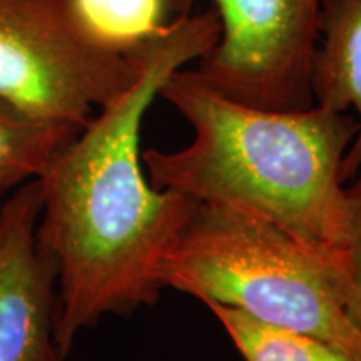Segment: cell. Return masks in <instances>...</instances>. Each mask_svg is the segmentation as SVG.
Wrapping results in <instances>:
<instances>
[{
    "label": "cell",
    "mask_w": 361,
    "mask_h": 361,
    "mask_svg": "<svg viewBox=\"0 0 361 361\" xmlns=\"http://www.w3.org/2000/svg\"><path fill=\"white\" fill-rule=\"evenodd\" d=\"M40 180L0 206V361H62L56 343L57 266L40 246Z\"/></svg>",
    "instance_id": "cell-6"
},
{
    "label": "cell",
    "mask_w": 361,
    "mask_h": 361,
    "mask_svg": "<svg viewBox=\"0 0 361 361\" xmlns=\"http://www.w3.org/2000/svg\"><path fill=\"white\" fill-rule=\"evenodd\" d=\"M137 75L96 42L69 0H0V99L39 123L84 129Z\"/></svg>",
    "instance_id": "cell-4"
},
{
    "label": "cell",
    "mask_w": 361,
    "mask_h": 361,
    "mask_svg": "<svg viewBox=\"0 0 361 361\" xmlns=\"http://www.w3.org/2000/svg\"><path fill=\"white\" fill-rule=\"evenodd\" d=\"M196 0H169L176 16ZM323 0H211L219 39L194 72L223 96L269 111L314 106L313 59Z\"/></svg>",
    "instance_id": "cell-5"
},
{
    "label": "cell",
    "mask_w": 361,
    "mask_h": 361,
    "mask_svg": "<svg viewBox=\"0 0 361 361\" xmlns=\"http://www.w3.org/2000/svg\"><path fill=\"white\" fill-rule=\"evenodd\" d=\"M85 32L128 56L169 24V0H69Z\"/></svg>",
    "instance_id": "cell-10"
},
{
    "label": "cell",
    "mask_w": 361,
    "mask_h": 361,
    "mask_svg": "<svg viewBox=\"0 0 361 361\" xmlns=\"http://www.w3.org/2000/svg\"><path fill=\"white\" fill-rule=\"evenodd\" d=\"M159 97L191 124L194 137L179 151L144 152L152 186L266 221L340 269L348 236L341 168L358 133L353 114L316 104L258 109L223 96L184 67Z\"/></svg>",
    "instance_id": "cell-2"
},
{
    "label": "cell",
    "mask_w": 361,
    "mask_h": 361,
    "mask_svg": "<svg viewBox=\"0 0 361 361\" xmlns=\"http://www.w3.org/2000/svg\"><path fill=\"white\" fill-rule=\"evenodd\" d=\"M316 106L350 112L358 124L343 161V180L361 168V0H323L313 59Z\"/></svg>",
    "instance_id": "cell-7"
},
{
    "label": "cell",
    "mask_w": 361,
    "mask_h": 361,
    "mask_svg": "<svg viewBox=\"0 0 361 361\" xmlns=\"http://www.w3.org/2000/svg\"><path fill=\"white\" fill-rule=\"evenodd\" d=\"M219 39L207 8L176 16L129 52L137 75L80 129L40 174L37 238L57 266L56 343L106 314H126L159 298L166 256L200 201L151 184L141 154L144 116L176 71Z\"/></svg>",
    "instance_id": "cell-1"
},
{
    "label": "cell",
    "mask_w": 361,
    "mask_h": 361,
    "mask_svg": "<svg viewBox=\"0 0 361 361\" xmlns=\"http://www.w3.org/2000/svg\"><path fill=\"white\" fill-rule=\"evenodd\" d=\"M162 286L333 343L361 360L335 263L276 226L197 202L162 266Z\"/></svg>",
    "instance_id": "cell-3"
},
{
    "label": "cell",
    "mask_w": 361,
    "mask_h": 361,
    "mask_svg": "<svg viewBox=\"0 0 361 361\" xmlns=\"http://www.w3.org/2000/svg\"><path fill=\"white\" fill-rule=\"evenodd\" d=\"M80 129L39 123L0 99V197L40 178Z\"/></svg>",
    "instance_id": "cell-8"
},
{
    "label": "cell",
    "mask_w": 361,
    "mask_h": 361,
    "mask_svg": "<svg viewBox=\"0 0 361 361\" xmlns=\"http://www.w3.org/2000/svg\"><path fill=\"white\" fill-rule=\"evenodd\" d=\"M223 324L245 361H361L322 338L251 318L243 311L204 303Z\"/></svg>",
    "instance_id": "cell-9"
},
{
    "label": "cell",
    "mask_w": 361,
    "mask_h": 361,
    "mask_svg": "<svg viewBox=\"0 0 361 361\" xmlns=\"http://www.w3.org/2000/svg\"><path fill=\"white\" fill-rule=\"evenodd\" d=\"M348 236L340 258L341 295L346 313L361 331V168L346 188Z\"/></svg>",
    "instance_id": "cell-11"
}]
</instances>
